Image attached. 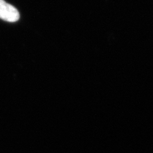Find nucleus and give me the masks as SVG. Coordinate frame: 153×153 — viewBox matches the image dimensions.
<instances>
[{"label": "nucleus", "instance_id": "nucleus-1", "mask_svg": "<svg viewBox=\"0 0 153 153\" xmlns=\"http://www.w3.org/2000/svg\"><path fill=\"white\" fill-rule=\"evenodd\" d=\"M20 14L17 10L4 0H0V19L10 22L17 21Z\"/></svg>", "mask_w": 153, "mask_h": 153}]
</instances>
